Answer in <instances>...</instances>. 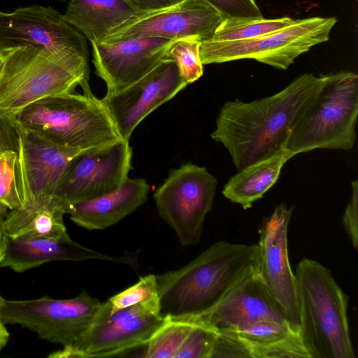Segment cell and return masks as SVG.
Masks as SVG:
<instances>
[{"instance_id": "cell-29", "label": "cell", "mask_w": 358, "mask_h": 358, "mask_svg": "<svg viewBox=\"0 0 358 358\" xmlns=\"http://www.w3.org/2000/svg\"><path fill=\"white\" fill-rule=\"evenodd\" d=\"M219 334L215 329L195 322L176 358H211Z\"/></svg>"}, {"instance_id": "cell-20", "label": "cell", "mask_w": 358, "mask_h": 358, "mask_svg": "<svg viewBox=\"0 0 358 358\" xmlns=\"http://www.w3.org/2000/svg\"><path fill=\"white\" fill-rule=\"evenodd\" d=\"M150 185L141 178H128L119 188L92 200L71 206L66 214L88 230L105 229L134 212L148 199Z\"/></svg>"}, {"instance_id": "cell-14", "label": "cell", "mask_w": 358, "mask_h": 358, "mask_svg": "<svg viewBox=\"0 0 358 358\" xmlns=\"http://www.w3.org/2000/svg\"><path fill=\"white\" fill-rule=\"evenodd\" d=\"M187 85L174 61L165 58L136 82L120 90L106 92L100 101L121 138L129 141L145 117Z\"/></svg>"}, {"instance_id": "cell-13", "label": "cell", "mask_w": 358, "mask_h": 358, "mask_svg": "<svg viewBox=\"0 0 358 358\" xmlns=\"http://www.w3.org/2000/svg\"><path fill=\"white\" fill-rule=\"evenodd\" d=\"M293 210L286 203L279 204L264 221L255 272L288 320L299 329L296 277L288 255L287 233Z\"/></svg>"}, {"instance_id": "cell-27", "label": "cell", "mask_w": 358, "mask_h": 358, "mask_svg": "<svg viewBox=\"0 0 358 358\" xmlns=\"http://www.w3.org/2000/svg\"><path fill=\"white\" fill-rule=\"evenodd\" d=\"M201 42L193 38L175 40L170 46L166 58L176 63L180 77L191 84L203 73V64L200 57Z\"/></svg>"}, {"instance_id": "cell-36", "label": "cell", "mask_w": 358, "mask_h": 358, "mask_svg": "<svg viewBox=\"0 0 358 358\" xmlns=\"http://www.w3.org/2000/svg\"><path fill=\"white\" fill-rule=\"evenodd\" d=\"M9 338V333L5 324L0 320V351L5 347Z\"/></svg>"}, {"instance_id": "cell-1", "label": "cell", "mask_w": 358, "mask_h": 358, "mask_svg": "<svg viewBox=\"0 0 358 358\" xmlns=\"http://www.w3.org/2000/svg\"><path fill=\"white\" fill-rule=\"evenodd\" d=\"M323 76L303 73L280 92L250 102L222 105L210 137L228 151L240 171L284 148L290 130L314 98Z\"/></svg>"}, {"instance_id": "cell-23", "label": "cell", "mask_w": 358, "mask_h": 358, "mask_svg": "<svg viewBox=\"0 0 358 358\" xmlns=\"http://www.w3.org/2000/svg\"><path fill=\"white\" fill-rule=\"evenodd\" d=\"M64 214V207L54 194L23 198L21 207L10 210L4 219V235L10 238L66 235Z\"/></svg>"}, {"instance_id": "cell-26", "label": "cell", "mask_w": 358, "mask_h": 358, "mask_svg": "<svg viewBox=\"0 0 358 358\" xmlns=\"http://www.w3.org/2000/svg\"><path fill=\"white\" fill-rule=\"evenodd\" d=\"M195 322L169 320L146 344L145 358H176Z\"/></svg>"}, {"instance_id": "cell-22", "label": "cell", "mask_w": 358, "mask_h": 358, "mask_svg": "<svg viewBox=\"0 0 358 358\" xmlns=\"http://www.w3.org/2000/svg\"><path fill=\"white\" fill-rule=\"evenodd\" d=\"M145 13L128 0H71L63 17L91 43H98L128 20Z\"/></svg>"}, {"instance_id": "cell-31", "label": "cell", "mask_w": 358, "mask_h": 358, "mask_svg": "<svg viewBox=\"0 0 358 358\" xmlns=\"http://www.w3.org/2000/svg\"><path fill=\"white\" fill-rule=\"evenodd\" d=\"M214 8L223 20L263 17L255 0H204Z\"/></svg>"}, {"instance_id": "cell-37", "label": "cell", "mask_w": 358, "mask_h": 358, "mask_svg": "<svg viewBox=\"0 0 358 358\" xmlns=\"http://www.w3.org/2000/svg\"><path fill=\"white\" fill-rule=\"evenodd\" d=\"M6 212H4L3 210L0 208V241L2 240L3 235H4V218L3 216L5 215Z\"/></svg>"}, {"instance_id": "cell-39", "label": "cell", "mask_w": 358, "mask_h": 358, "mask_svg": "<svg viewBox=\"0 0 358 358\" xmlns=\"http://www.w3.org/2000/svg\"><path fill=\"white\" fill-rule=\"evenodd\" d=\"M1 64H2V57H1V55L0 52V69H1Z\"/></svg>"}, {"instance_id": "cell-38", "label": "cell", "mask_w": 358, "mask_h": 358, "mask_svg": "<svg viewBox=\"0 0 358 358\" xmlns=\"http://www.w3.org/2000/svg\"><path fill=\"white\" fill-rule=\"evenodd\" d=\"M6 243V236L3 235L2 240L0 241V264L2 262L4 254H5Z\"/></svg>"}, {"instance_id": "cell-19", "label": "cell", "mask_w": 358, "mask_h": 358, "mask_svg": "<svg viewBox=\"0 0 358 358\" xmlns=\"http://www.w3.org/2000/svg\"><path fill=\"white\" fill-rule=\"evenodd\" d=\"M6 238L5 254L0 267H8L17 273L55 260L81 262L94 259L132 264L131 262L127 261V257L106 255L79 244L68 234L16 238L6 236Z\"/></svg>"}, {"instance_id": "cell-21", "label": "cell", "mask_w": 358, "mask_h": 358, "mask_svg": "<svg viewBox=\"0 0 358 358\" xmlns=\"http://www.w3.org/2000/svg\"><path fill=\"white\" fill-rule=\"evenodd\" d=\"M220 334L235 338L250 358H309L299 329L289 322L259 321Z\"/></svg>"}, {"instance_id": "cell-40", "label": "cell", "mask_w": 358, "mask_h": 358, "mask_svg": "<svg viewBox=\"0 0 358 358\" xmlns=\"http://www.w3.org/2000/svg\"><path fill=\"white\" fill-rule=\"evenodd\" d=\"M0 298H1V296H0Z\"/></svg>"}, {"instance_id": "cell-11", "label": "cell", "mask_w": 358, "mask_h": 358, "mask_svg": "<svg viewBox=\"0 0 358 358\" xmlns=\"http://www.w3.org/2000/svg\"><path fill=\"white\" fill-rule=\"evenodd\" d=\"M101 303L83 291L77 296L29 300L0 298V320L20 324L49 342L67 347L75 343L94 320Z\"/></svg>"}, {"instance_id": "cell-34", "label": "cell", "mask_w": 358, "mask_h": 358, "mask_svg": "<svg viewBox=\"0 0 358 358\" xmlns=\"http://www.w3.org/2000/svg\"><path fill=\"white\" fill-rule=\"evenodd\" d=\"M248 357L242 345L234 338L220 334L215 342L211 358Z\"/></svg>"}, {"instance_id": "cell-24", "label": "cell", "mask_w": 358, "mask_h": 358, "mask_svg": "<svg viewBox=\"0 0 358 358\" xmlns=\"http://www.w3.org/2000/svg\"><path fill=\"white\" fill-rule=\"evenodd\" d=\"M293 157L282 148L273 155L238 171L224 185L223 195L245 210L251 208L275 185L283 166Z\"/></svg>"}, {"instance_id": "cell-17", "label": "cell", "mask_w": 358, "mask_h": 358, "mask_svg": "<svg viewBox=\"0 0 358 358\" xmlns=\"http://www.w3.org/2000/svg\"><path fill=\"white\" fill-rule=\"evenodd\" d=\"M17 125L18 178L22 200L25 197L53 194L69 164L85 150L55 144L17 123Z\"/></svg>"}, {"instance_id": "cell-32", "label": "cell", "mask_w": 358, "mask_h": 358, "mask_svg": "<svg viewBox=\"0 0 358 358\" xmlns=\"http://www.w3.org/2000/svg\"><path fill=\"white\" fill-rule=\"evenodd\" d=\"M343 227L355 250L358 248V180L352 182V194L344 211Z\"/></svg>"}, {"instance_id": "cell-4", "label": "cell", "mask_w": 358, "mask_h": 358, "mask_svg": "<svg viewBox=\"0 0 358 358\" xmlns=\"http://www.w3.org/2000/svg\"><path fill=\"white\" fill-rule=\"evenodd\" d=\"M15 121L55 144L80 150L123 140L90 90L41 99L21 110Z\"/></svg>"}, {"instance_id": "cell-25", "label": "cell", "mask_w": 358, "mask_h": 358, "mask_svg": "<svg viewBox=\"0 0 358 358\" xmlns=\"http://www.w3.org/2000/svg\"><path fill=\"white\" fill-rule=\"evenodd\" d=\"M294 21L289 17L274 19L223 20L209 41L247 40L259 37L289 26Z\"/></svg>"}, {"instance_id": "cell-10", "label": "cell", "mask_w": 358, "mask_h": 358, "mask_svg": "<svg viewBox=\"0 0 358 358\" xmlns=\"http://www.w3.org/2000/svg\"><path fill=\"white\" fill-rule=\"evenodd\" d=\"M218 182L204 166L186 163L171 170L154 194L160 217L184 246L199 243Z\"/></svg>"}, {"instance_id": "cell-7", "label": "cell", "mask_w": 358, "mask_h": 358, "mask_svg": "<svg viewBox=\"0 0 358 358\" xmlns=\"http://www.w3.org/2000/svg\"><path fill=\"white\" fill-rule=\"evenodd\" d=\"M0 114L15 118L29 104L41 99L83 91L89 83L45 52L30 48L0 51Z\"/></svg>"}, {"instance_id": "cell-3", "label": "cell", "mask_w": 358, "mask_h": 358, "mask_svg": "<svg viewBox=\"0 0 358 358\" xmlns=\"http://www.w3.org/2000/svg\"><path fill=\"white\" fill-rule=\"evenodd\" d=\"M294 274L299 333L309 358H355L348 298L330 270L314 259L303 258Z\"/></svg>"}, {"instance_id": "cell-28", "label": "cell", "mask_w": 358, "mask_h": 358, "mask_svg": "<svg viewBox=\"0 0 358 358\" xmlns=\"http://www.w3.org/2000/svg\"><path fill=\"white\" fill-rule=\"evenodd\" d=\"M18 178V153L6 151L0 155V208L4 212L21 207Z\"/></svg>"}, {"instance_id": "cell-12", "label": "cell", "mask_w": 358, "mask_h": 358, "mask_svg": "<svg viewBox=\"0 0 358 358\" xmlns=\"http://www.w3.org/2000/svg\"><path fill=\"white\" fill-rule=\"evenodd\" d=\"M132 148L129 141L82 152L69 164L53 194L65 208L121 187L129 178Z\"/></svg>"}, {"instance_id": "cell-18", "label": "cell", "mask_w": 358, "mask_h": 358, "mask_svg": "<svg viewBox=\"0 0 358 358\" xmlns=\"http://www.w3.org/2000/svg\"><path fill=\"white\" fill-rule=\"evenodd\" d=\"M259 321L291 323L255 270L240 280L214 308L187 322L203 323L220 333Z\"/></svg>"}, {"instance_id": "cell-5", "label": "cell", "mask_w": 358, "mask_h": 358, "mask_svg": "<svg viewBox=\"0 0 358 358\" xmlns=\"http://www.w3.org/2000/svg\"><path fill=\"white\" fill-rule=\"evenodd\" d=\"M323 83L292 128L285 147L293 156L315 149L350 150L356 141L358 76L322 75Z\"/></svg>"}, {"instance_id": "cell-30", "label": "cell", "mask_w": 358, "mask_h": 358, "mask_svg": "<svg viewBox=\"0 0 358 358\" xmlns=\"http://www.w3.org/2000/svg\"><path fill=\"white\" fill-rule=\"evenodd\" d=\"M157 296H158V289L156 275L149 274L141 277L136 284L108 300L110 306V313H115Z\"/></svg>"}, {"instance_id": "cell-15", "label": "cell", "mask_w": 358, "mask_h": 358, "mask_svg": "<svg viewBox=\"0 0 358 358\" xmlns=\"http://www.w3.org/2000/svg\"><path fill=\"white\" fill-rule=\"evenodd\" d=\"M223 21L220 13L204 0H182L162 10L129 20L110 32L101 43L125 38L160 37L171 40L193 38L209 41Z\"/></svg>"}, {"instance_id": "cell-2", "label": "cell", "mask_w": 358, "mask_h": 358, "mask_svg": "<svg viewBox=\"0 0 358 358\" xmlns=\"http://www.w3.org/2000/svg\"><path fill=\"white\" fill-rule=\"evenodd\" d=\"M257 262V244L221 241L182 268L157 275L161 315L189 321L207 313L256 270Z\"/></svg>"}, {"instance_id": "cell-9", "label": "cell", "mask_w": 358, "mask_h": 358, "mask_svg": "<svg viewBox=\"0 0 358 358\" xmlns=\"http://www.w3.org/2000/svg\"><path fill=\"white\" fill-rule=\"evenodd\" d=\"M336 22L333 17H312L251 39L202 42L201 60L205 65L251 59L286 70L299 55L327 41Z\"/></svg>"}, {"instance_id": "cell-8", "label": "cell", "mask_w": 358, "mask_h": 358, "mask_svg": "<svg viewBox=\"0 0 358 358\" xmlns=\"http://www.w3.org/2000/svg\"><path fill=\"white\" fill-rule=\"evenodd\" d=\"M109 301L101 303L91 326L73 345L52 352L49 358H87L120 355L146 345L169 318L160 314L159 295L110 313Z\"/></svg>"}, {"instance_id": "cell-33", "label": "cell", "mask_w": 358, "mask_h": 358, "mask_svg": "<svg viewBox=\"0 0 358 358\" xmlns=\"http://www.w3.org/2000/svg\"><path fill=\"white\" fill-rule=\"evenodd\" d=\"M19 151V133L15 118L0 114V155Z\"/></svg>"}, {"instance_id": "cell-6", "label": "cell", "mask_w": 358, "mask_h": 358, "mask_svg": "<svg viewBox=\"0 0 358 358\" xmlns=\"http://www.w3.org/2000/svg\"><path fill=\"white\" fill-rule=\"evenodd\" d=\"M17 48L41 50L88 83L86 40L55 9L34 5L0 10V51Z\"/></svg>"}, {"instance_id": "cell-16", "label": "cell", "mask_w": 358, "mask_h": 358, "mask_svg": "<svg viewBox=\"0 0 358 358\" xmlns=\"http://www.w3.org/2000/svg\"><path fill=\"white\" fill-rule=\"evenodd\" d=\"M174 40L160 37L125 38L112 43H92L96 74L108 93L136 82L164 59Z\"/></svg>"}, {"instance_id": "cell-35", "label": "cell", "mask_w": 358, "mask_h": 358, "mask_svg": "<svg viewBox=\"0 0 358 358\" xmlns=\"http://www.w3.org/2000/svg\"><path fill=\"white\" fill-rule=\"evenodd\" d=\"M143 12H152L173 6L182 0H128Z\"/></svg>"}]
</instances>
